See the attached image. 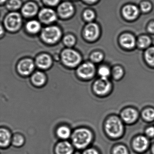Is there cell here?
<instances>
[{
    "mask_svg": "<svg viewBox=\"0 0 154 154\" xmlns=\"http://www.w3.org/2000/svg\"><path fill=\"white\" fill-rule=\"evenodd\" d=\"M149 146L147 139L144 136H139L135 138L133 143L134 149L138 152H144Z\"/></svg>",
    "mask_w": 154,
    "mask_h": 154,
    "instance_id": "11",
    "label": "cell"
},
{
    "mask_svg": "<svg viewBox=\"0 0 154 154\" xmlns=\"http://www.w3.org/2000/svg\"><path fill=\"white\" fill-rule=\"evenodd\" d=\"M57 133L58 137L60 138L66 139L70 137L71 130L66 126H61L57 129Z\"/></svg>",
    "mask_w": 154,
    "mask_h": 154,
    "instance_id": "21",
    "label": "cell"
},
{
    "mask_svg": "<svg viewBox=\"0 0 154 154\" xmlns=\"http://www.w3.org/2000/svg\"><path fill=\"white\" fill-rule=\"evenodd\" d=\"M105 128L106 132L112 137H118L123 132L122 122L117 117H111L106 122Z\"/></svg>",
    "mask_w": 154,
    "mask_h": 154,
    "instance_id": "2",
    "label": "cell"
},
{
    "mask_svg": "<svg viewBox=\"0 0 154 154\" xmlns=\"http://www.w3.org/2000/svg\"><path fill=\"white\" fill-rule=\"evenodd\" d=\"M110 72L109 69L107 66H102L100 67L99 70V74L101 78L107 79L109 75Z\"/></svg>",
    "mask_w": 154,
    "mask_h": 154,
    "instance_id": "29",
    "label": "cell"
},
{
    "mask_svg": "<svg viewBox=\"0 0 154 154\" xmlns=\"http://www.w3.org/2000/svg\"><path fill=\"white\" fill-rule=\"evenodd\" d=\"M34 67L35 65L33 61L27 58L20 62L18 65V71L21 75H28L33 72Z\"/></svg>",
    "mask_w": 154,
    "mask_h": 154,
    "instance_id": "8",
    "label": "cell"
},
{
    "mask_svg": "<svg viewBox=\"0 0 154 154\" xmlns=\"http://www.w3.org/2000/svg\"><path fill=\"white\" fill-rule=\"evenodd\" d=\"M122 13L123 16L127 19L133 20L138 16V10L135 6L128 5L123 8Z\"/></svg>",
    "mask_w": 154,
    "mask_h": 154,
    "instance_id": "16",
    "label": "cell"
},
{
    "mask_svg": "<svg viewBox=\"0 0 154 154\" xmlns=\"http://www.w3.org/2000/svg\"><path fill=\"white\" fill-rule=\"evenodd\" d=\"M39 19L45 23H50L56 20L55 12L51 9L45 8L42 10L39 14Z\"/></svg>",
    "mask_w": 154,
    "mask_h": 154,
    "instance_id": "10",
    "label": "cell"
},
{
    "mask_svg": "<svg viewBox=\"0 0 154 154\" xmlns=\"http://www.w3.org/2000/svg\"><path fill=\"white\" fill-rule=\"evenodd\" d=\"M40 28L41 26L39 22L35 20L29 21L26 25L27 29L31 33H37L40 30Z\"/></svg>",
    "mask_w": 154,
    "mask_h": 154,
    "instance_id": "22",
    "label": "cell"
},
{
    "mask_svg": "<svg viewBox=\"0 0 154 154\" xmlns=\"http://www.w3.org/2000/svg\"><path fill=\"white\" fill-rule=\"evenodd\" d=\"M62 59L65 65L69 67H75L81 62V57L76 51L67 49L62 53Z\"/></svg>",
    "mask_w": 154,
    "mask_h": 154,
    "instance_id": "3",
    "label": "cell"
},
{
    "mask_svg": "<svg viewBox=\"0 0 154 154\" xmlns=\"http://www.w3.org/2000/svg\"><path fill=\"white\" fill-rule=\"evenodd\" d=\"M120 42L122 45L128 48L133 47L135 44V38L130 34L122 35L120 37Z\"/></svg>",
    "mask_w": 154,
    "mask_h": 154,
    "instance_id": "18",
    "label": "cell"
},
{
    "mask_svg": "<svg viewBox=\"0 0 154 154\" xmlns=\"http://www.w3.org/2000/svg\"><path fill=\"white\" fill-rule=\"evenodd\" d=\"M146 134L149 137H153L154 136V128L150 127L146 130Z\"/></svg>",
    "mask_w": 154,
    "mask_h": 154,
    "instance_id": "35",
    "label": "cell"
},
{
    "mask_svg": "<svg viewBox=\"0 0 154 154\" xmlns=\"http://www.w3.org/2000/svg\"><path fill=\"white\" fill-rule=\"evenodd\" d=\"M77 72L78 75L82 79H90L94 75L95 67L92 63H85L79 66Z\"/></svg>",
    "mask_w": 154,
    "mask_h": 154,
    "instance_id": "6",
    "label": "cell"
},
{
    "mask_svg": "<svg viewBox=\"0 0 154 154\" xmlns=\"http://www.w3.org/2000/svg\"><path fill=\"white\" fill-rule=\"evenodd\" d=\"M148 29L150 33H154V22L149 24L148 28Z\"/></svg>",
    "mask_w": 154,
    "mask_h": 154,
    "instance_id": "38",
    "label": "cell"
},
{
    "mask_svg": "<svg viewBox=\"0 0 154 154\" xmlns=\"http://www.w3.org/2000/svg\"><path fill=\"white\" fill-rule=\"evenodd\" d=\"M113 76L115 79H120L123 75V71L120 66H116L113 70Z\"/></svg>",
    "mask_w": 154,
    "mask_h": 154,
    "instance_id": "30",
    "label": "cell"
},
{
    "mask_svg": "<svg viewBox=\"0 0 154 154\" xmlns=\"http://www.w3.org/2000/svg\"><path fill=\"white\" fill-rule=\"evenodd\" d=\"M38 8L35 3L29 2L27 3L22 8V13L24 16L27 17H32L36 14Z\"/></svg>",
    "mask_w": 154,
    "mask_h": 154,
    "instance_id": "17",
    "label": "cell"
},
{
    "mask_svg": "<svg viewBox=\"0 0 154 154\" xmlns=\"http://www.w3.org/2000/svg\"><path fill=\"white\" fill-rule=\"evenodd\" d=\"M72 5L69 2H64L59 6L58 8V13L60 17L64 18L69 17L73 13Z\"/></svg>",
    "mask_w": 154,
    "mask_h": 154,
    "instance_id": "12",
    "label": "cell"
},
{
    "mask_svg": "<svg viewBox=\"0 0 154 154\" xmlns=\"http://www.w3.org/2000/svg\"><path fill=\"white\" fill-rule=\"evenodd\" d=\"M64 43L68 46H72L73 45L75 42V39L73 36L69 35L66 36L64 38Z\"/></svg>",
    "mask_w": 154,
    "mask_h": 154,
    "instance_id": "31",
    "label": "cell"
},
{
    "mask_svg": "<svg viewBox=\"0 0 154 154\" xmlns=\"http://www.w3.org/2000/svg\"><path fill=\"white\" fill-rule=\"evenodd\" d=\"M83 16L85 20L91 21L94 19L95 15H94V12L92 11L87 10L85 11Z\"/></svg>",
    "mask_w": 154,
    "mask_h": 154,
    "instance_id": "32",
    "label": "cell"
},
{
    "mask_svg": "<svg viewBox=\"0 0 154 154\" xmlns=\"http://www.w3.org/2000/svg\"><path fill=\"white\" fill-rule=\"evenodd\" d=\"M74 154H81V153H79V152H75V153Z\"/></svg>",
    "mask_w": 154,
    "mask_h": 154,
    "instance_id": "42",
    "label": "cell"
},
{
    "mask_svg": "<svg viewBox=\"0 0 154 154\" xmlns=\"http://www.w3.org/2000/svg\"><path fill=\"white\" fill-rule=\"evenodd\" d=\"M112 154H128V151L124 146L119 145L113 149Z\"/></svg>",
    "mask_w": 154,
    "mask_h": 154,
    "instance_id": "28",
    "label": "cell"
},
{
    "mask_svg": "<svg viewBox=\"0 0 154 154\" xmlns=\"http://www.w3.org/2000/svg\"><path fill=\"white\" fill-rule=\"evenodd\" d=\"M99 34V29L98 26L94 23H90L85 27L84 30V35L89 40H95Z\"/></svg>",
    "mask_w": 154,
    "mask_h": 154,
    "instance_id": "9",
    "label": "cell"
},
{
    "mask_svg": "<svg viewBox=\"0 0 154 154\" xmlns=\"http://www.w3.org/2000/svg\"><path fill=\"white\" fill-rule=\"evenodd\" d=\"M150 44V39L148 37L142 36L139 38L138 45L141 48H145L148 46Z\"/></svg>",
    "mask_w": 154,
    "mask_h": 154,
    "instance_id": "27",
    "label": "cell"
},
{
    "mask_svg": "<svg viewBox=\"0 0 154 154\" xmlns=\"http://www.w3.org/2000/svg\"><path fill=\"white\" fill-rule=\"evenodd\" d=\"M6 1H7V0H1V3H3V2H5Z\"/></svg>",
    "mask_w": 154,
    "mask_h": 154,
    "instance_id": "41",
    "label": "cell"
},
{
    "mask_svg": "<svg viewBox=\"0 0 154 154\" xmlns=\"http://www.w3.org/2000/svg\"><path fill=\"white\" fill-rule=\"evenodd\" d=\"M141 10L144 12H148L151 9V5L149 2H143L140 6Z\"/></svg>",
    "mask_w": 154,
    "mask_h": 154,
    "instance_id": "34",
    "label": "cell"
},
{
    "mask_svg": "<svg viewBox=\"0 0 154 154\" xmlns=\"http://www.w3.org/2000/svg\"><path fill=\"white\" fill-rule=\"evenodd\" d=\"M31 81L36 86H41L45 82V75L41 72H36L32 75L31 77Z\"/></svg>",
    "mask_w": 154,
    "mask_h": 154,
    "instance_id": "20",
    "label": "cell"
},
{
    "mask_svg": "<svg viewBox=\"0 0 154 154\" xmlns=\"http://www.w3.org/2000/svg\"><path fill=\"white\" fill-rule=\"evenodd\" d=\"M143 118L146 120L151 121L154 119V109L151 108L146 109L142 113Z\"/></svg>",
    "mask_w": 154,
    "mask_h": 154,
    "instance_id": "24",
    "label": "cell"
},
{
    "mask_svg": "<svg viewBox=\"0 0 154 154\" xmlns=\"http://www.w3.org/2000/svg\"><path fill=\"white\" fill-rule=\"evenodd\" d=\"M11 140L10 132L5 128H2L0 131V144L2 147L8 146Z\"/></svg>",
    "mask_w": 154,
    "mask_h": 154,
    "instance_id": "19",
    "label": "cell"
},
{
    "mask_svg": "<svg viewBox=\"0 0 154 154\" xmlns=\"http://www.w3.org/2000/svg\"><path fill=\"white\" fill-rule=\"evenodd\" d=\"M21 18L19 13L13 12L8 15L5 20L6 28L10 31H15L19 29L21 24Z\"/></svg>",
    "mask_w": 154,
    "mask_h": 154,
    "instance_id": "5",
    "label": "cell"
},
{
    "mask_svg": "<svg viewBox=\"0 0 154 154\" xmlns=\"http://www.w3.org/2000/svg\"><path fill=\"white\" fill-rule=\"evenodd\" d=\"M151 151H152V154H154V145L153 146V147H152Z\"/></svg>",
    "mask_w": 154,
    "mask_h": 154,
    "instance_id": "40",
    "label": "cell"
},
{
    "mask_svg": "<svg viewBox=\"0 0 154 154\" xmlns=\"http://www.w3.org/2000/svg\"><path fill=\"white\" fill-rule=\"evenodd\" d=\"M55 151L56 154H72L73 148L68 141H62L57 145Z\"/></svg>",
    "mask_w": 154,
    "mask_h": 154,
    "instance_id": "14",
    "label": "cell"
},
{
    "mask_svg": "<svg viewBox=\"0 0 154 154\" xmlns=\"http://www.w3.org/2000/svg\"><path fill=\"white\" fill-rule=\"evenodd\" d=\"M83 154H99V153L96 149L93 148H90L85 150Z\"/></svg>",
    "mask_w": 154,
    "mask_h": 154,
    "instance_id": "37",
    "label": "cell"
},
{
    "mask_svg": "<svg viewBox=\"0 0 154 154\" xmlns=\"http://www.w3.org/2000/svg\"><path fill=\"white\" fill-rule=\"evenodd\" d=\"M91 59L92 61L95 63L100 62L103 58V55L100 52H95L91 55Z\"/></svg>",
    "mask_w": 154,
    "mask_h": 154,
    "instance_id": "33",
    "label": "cell"
},
{
    "mask_svg": "<svg viewBox=\"0 0 154 154\" xmlns=\"http://www.w3.org/2000/svg\"><path fill=\"white\" fill-rule=\"evenodd\" d=\"M145 58L148 63L154 66V48H150L146 51Z\"/></svg>",
    "mask_w": 154,
    "mask_h": 154,
    "instance_id": "23",
    "label": "cell"
},
{
    "mask_svg": "<svg viewBox=\"0 0 154 154\" xmlns=\"http://www.w3.org/2000/svg\"><path fill=\"white\" fill-rule=\"evenodd\" d=\"M111 84L107 79L101 78L97 80L94 85V90L97 94L103 95L109 91Z\"/></svg>",
    "mask_w": 154,
    "mask_h": 154,
    "instance_id": "7",
    "label": "cell"
},
{
    "mask_svg": "<svg viewBox=\"0 0 154 154\" xmlns=\"http://www.w3.org/2000/svg\"><path fill=\"white\" fill-rule=\"evenodd\" d=\"M92 134L89 130L80 128L75 131L72 140L74 146L78 149L85 148L91 143Z\"/></svg>",
    "mask_w": 154,
    "mask_h": 154,
    "instance_id": "1",
    "label": "cell"
},
{
    "mask_svg": "<svg viewBox=\"0 0 154 154\" xmlns=\"http://www.w3.org/2000/svg\"><path fill=\"white\" fill-rule=\"evenodd\" d=\"M61 36V30L56 26L45 28L41 34L42 39L48 44H54L57 42Z\"/></svg>",
    "mask_w": 154,
    "mask_h": 154,
    "instance_id": "4",
    "label": "cell"
},
{
    "mask_svg": "<svg viewBox=\"0 0 154 154\" xmlns=\"http://www.w3.org/2000/svg\"><path fill=\"white\" fill-rule=\"evenodd\" d=\"M121 117L124 122L127 123H131L137 120L138 113L134 109L128 108L122 112Z\"/></svg>",
    "mask_w": 154,
    "mask_h": 154,
    "instance_id": "13",
    "label": "cell"
},
{
    "mask_svg": "<svg viewBox=\"0 0 154 154\" xmlns=\"http://www.w3.org/2000/svg\"><path fill=\"white\" fill-rule=\"evenodd\" d=\"M36 63L39 68L46 69L51 66L52 64V59L48 55L43 54L40 55L37 57Z\"/></svg>",
    "mask_w": 154,
    "mask_h": 154,
    "instance_id": "15",
    "label": "cell"
},
{
    "mask_svg": "<svg viewBox=\"0 0 154 154\" xmlns=\"http://www.w3.org/2000/svg\"><path fill=\"white\" fill-rule=\"evenodd\" d=\"M21 2L20 0H10L7 3L8 8L11 10H15L20 8Z\"/></svg>",
    "mask_w": 154,
    "mask_h": 154,
    "instance_id": "26",
    "label": "cell"
},
{
    "mask_svg": "<svg viewBox=\"0 0 154 154\" xmlns=\"http://www.w3.org/2000/svg\"><path fill=\"white\" fill-rule=\"evenodd\" d=\"M24 142V137L20 134H16L12 138V144L16 146H22Z\"/></svg>",
    "mask_w": 154,
    "mask_h": 154,
    "instance_id": "25",
    "label": "cell"
},
{
    "mask_svg": "<svg viewBox=\"0 0 154 154\" xmlns=\"http://www.w3.org/2000/svg\"><path fill=\"white\" fill-rule=\"evenodd\" d=\"M59 0H43V2L46 4L50 6H55L59 2Z\"/></svg>",
    "mask_w": 154,
    "mask_h": 154,
    "instance_id": "36",
    "label": "cell"
},
{
    "mask_svg": "<svg viewBox=\"0 0 154 154\" xmlns=\"http://www.w3.org/2000/svg\"><path fill=\"white\" fill-rule=\"evenodd\" d=\"M84 1L88 3H93L96 2L97 0H84Z\"/></svg>",
    "mask_w": 154,
    "mask_h": 154,
    "instance_id": "39",
    "label": "cell"
}]
</instances>
